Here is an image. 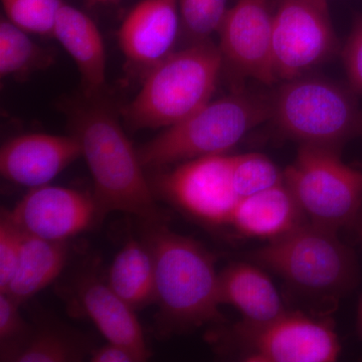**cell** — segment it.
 Returning <instances> with one entry per match:
<instances>
[{
	"label": "cell",
	"instance_id": "cell-1",
	"mask_svg": "<svg viewBox=\"0 0 362 362\" xmlns=\"http://www.w3.org/2000/svg\"><path fill=\"white\" fill-rule=\"evenodd\" d=\"M96 98L71 105L69 119L93 177L100 218L121 211L143 223L162 221L137 150L114 112Z\"/></svg>",
	"mask_w": 362,
	"mask_h": 362
},
{
	"label": "cell",
	"instance_id": "cell-2",
	"mask_svg": "<svg viewBox=\"0 0 362 362\" xmlns=\"http://www.w3.org/2000/svg\"><path fill=\"white\" fill-rule=\"evenodd\" d=\"M143 225V242L156 268V302L162 329L183 332L220 321V274L213 256L194 240L173 232L163 221Z\"/></svg>",
	"mask_w": 362,
	"mask_h": 362
},
{
	"label": "cell",
	"instance_id": "cell-3",
	"mask_svg": "<svg viewBox=\"0 0 362 362\" xmlns=\"http://www.w3.org/2000/svg\"><path fill=\"white\" fill-rule=\"evenodd\" d=\"M223 65L220 47L206 40L171 52L150 69L135 99L125 109L132 129L170 127L211 101Z\"/></svg>",
	"mask_w": 362,
	"mask_h": 362
},
{
	"label": "cell",
	"instance_id": "cell-4",
	"mask_svg": "<svg viewBox=\"0 0 362 362\" xmlns=\"http://www.w3.org/2000/svg\"><path fill=\"white\" fill-rule=\"evenodd\" d=\"M252 258L281 276L295 291L335 306L356 285L354 254L337 232L302 223L292 232L270 240Z\"/></svg>",
	"mask_w": 362,
	"mask_h": 362
},
{
	"label": "cell",
	"instance_id": "cell-5",
	"mask_svg": "<svg viewBox=\"0 0 362 362\" xmlns=\"http://www.w3.org/2000/svg\"><path fill=\"white\" fill-rule=\"evenodd\" d=\"M272 118V101L245 93L209 101L138 149L143 168H162L199 157L225 154L255 127Z\"/></svg>",
	"mask_w": 362,
	"mask_h": 362
},
{
	"label": "cell",
	"instance_id": "cell-6",
	"mask_svg": "<svg viewBox=\"0 0 362 362\" xmlns=\"http://www.w3.org/2000/svg\"><path fill=\"white\" fill-rule=\"evenodd\" d=\"M272 118L302 144L335 150L362 130L361 112L349 92L325 78L306 76L281 86L272 100Z\"/></svg>",
	"mask_w": 362,
	"mask_h": 362
},
{
	"label": "cell",
	"instance_id": "cell-7",
	"mask_svg": "<svg viewBox=\"0 0 362 362\" xmlns=\"http://www.w3.org/2000/svg\"><path fill=\"white\" fill-rule=\"evenodd\" d=\"M284 182L317 226L337 232L362 211V173L343 163L335 149L302 144Z\"/></svg>",
	"mask_w": 362,
	"mask_h": 362
},
{
	"label": "cell",
	"instance_id": "cell-8",
	"mask_svg": "<svg viewBox=\"0 0 362 362\" xmlns=\"http://www.w3.org/2000/svg\"><path fill=\"white\" fill-rule=\"evenodd\" d=\"M240 361L247 362H333L341 346L327 321L286 312L259 325L240 322L228 333Z\"/></svg>",
	"mask_w": 362,
	"mask_h": 362
},
{
	"label": "cell",
	"instance_id": "cell-9",
	"mask_svg": "<svg viewBox=\"0 0 362 362\" xmlns=\"http://www.w3.org/2000/svg\"><path fill=\"white\" fill-rule=\"evenodd\" d=\"M337 45L327 0H280L272 35L276 82L304 76L330 58Z\"/></svg>",
	"mask_w": 362,
	"mask_h": 362
},
{
	"label": "cell",
	"instance_id": "cell-10",
	"mask_svg": "<svg viewBox=\"0 0 362 362\" xmlns=\"http://www.w3.org/2000/svg\"><path fill=\"white\" fill-rule=\"evenodd\" d=\"M159 194L197 220L230 223L240 201L233 182V156L216 154L183 162L159 176Z\"/></svg>",
	"mask_w": 362,
	"mask_h": 362
},
{
	"label": "cell",
	"instance_id": "cell-11",
	"mask_svg": "<svg viewBox=\"0 0 362 362\" xmlns=\"http://www.w3.org/2000/svg\"><path fill=\"white\" fill-rule=\"evenodd\" d=\"M7 214L28 235L54 242H66L100 220L94 195L47 185L30 188Z\"/></svg>",
	"mask_w": 362,
	"mask_h": 362
},
{
	"label": "cell",
	"instance_id": "cell-12",
	"mask_svg": "<svg viewBox=\"0 0 362 362\" xmlns=\"http://www.w3.org/2000/svg\"><path fill=\"white\" fill-rule=\"evenodd\" d=\"M273 18L270 0H238L218 30L223 63L266 85L276 83L272 65Z\"/></svg>",
	"mask_w": 362,
	"mask_h": 362
},
{
	"label": "cell",
	"instance_id": "cell-13",
	"mask_svg": "<svg viewBox=\"0 0 362 362\" xmlns=\"http://www.w3.org/2000/svg\"><path fill=\"white\" fill-rule=\"evenodd\" d=\"M82 156L80 142L73 134L33 133L7 141L0 151V171L6 180L35 188L49 185Z\"/></svg>",
	"mask_w": 362,
	"mask_h": 362
},
{
	"label": "cell",
	"instance_id": "cell-14",
	"mask_svg": "<svg viewBox=\"0 0 362 362\" xmlns=\"http://www.w3.org/2000/svg\"><path fill=\"white\" fill-rule=\"evenodd\" d=\"M178 0H142L118 32L121 49L132 63L156 66L165 59L177 37Z\"/></svg>",
	"mask_w": 362,
	"mask_h": 362
},
{
	"label": "cell",
	"instance_id": "cell-15",
	"mask_svg": "<svg viewBox=\"0 0 362 362\" xmlns=\"http://www.w3.org/2000/svg\"><path fill=\"white\" fill-rule=\"evenodd\" d=\"M305 214L285 182L240 199L230 225L242 235L273 240L301 226Z\"/></svg>",
	"mask_w": 362,
	"mask_h": 362
},
{
	"label": "cell",
	"instance_id": "cell-16",
	"mask_svg": "<svg viewBox=\"0 0 362 362\" xmlns=\"http://www.w3.org/2000/svg\"><path fill=\"white\" fill-rule=\"evenodd\" d=\"M78 302L109 342L126 345L150 358L134 309L123 301L110 286L94 277H86L77 288Z\"/></svg>",
	"mask_w": 362,
	"mask_h": 362
},
{
	"label": "cell",
	"instance_id": "cell-17",
	"mask_svg": "<svg viewBox=\"0 0 362 362\" xmlns=\"http://www.w3.org/2000/svg\"><path fill=\"white\" fill-rule=\"evenodd\" d=\"M52 37L74 59L82 78L85 97H96L106 78V56L101 33L89 16L64 4L54 23Z\"/></svg>",
	"mask_w": 362,
	"mask_h": 362
},
{
	"label": "cell",
	"instance_id": "cell-18",
	"mask_svg": "<svg viewBox=\"0 0 362 362\" xmlns=\"http://www.w3.org/2000/svg\"><path fill=\"white\" fill-rule=\"evenodd\" d=\"M218 290L221 304L238 309L245 323H268L287 312L269 276L251 264H233L221 272Z\"/></svg>",
	"mask_w": 362,
	"mask_h": 362
},
{
	"label": "cell",
	"instance_id": "cell-19",
	"mask_svg": "<svg viewBox=\"0 0 362 362\" xmlns=\"http://www.w3.org/2000/svg\"><path fill=\"white\" fill-rule=\"evenodd\" d=\"M66 259V242H54L25 233L16 273L6 289L0 293H6L18 303H23L58 277Z\"/></svg>",
	"mask_w": 362,
	"mask_h": 362
},
{
	"label": "cell",
	"instance_id": "cell-20",
	"mask_svg": "<svg viewBox=\"0 0 362 362\" xmlns=\"http://www.w3.org/2000/svg\"><path fill=\"white\" fill-rule=\"evenodd\" d=\"M108 285L134 310L156 302V268L144 242L126 240L112 263Z\"/></svg>",
	"mask_w": 362,
	"mask_h": 362
},
{
	"label": "cell",
	"instance_id": "cell-21",
	"mask_svg": "<svg viewBox=\"0 0 362 362\" xmlns=\"http://www.w3.org/2000/svg\"><path fill=\"white\" fill-rule=\"evenodd\" d=\"M51 61L44 49L35 44L30 33L8 20L0 23V75L23 76L45 68Z\"/></svg>",
	"mask_w": 362,
	"mask_h": 362
},
{
	"label": "cell",
	"instance_id": "cell-22",
	"mask_svg": "<svg viewBox=\"0 0 362 362\" xmlns=\"http://www.w3.org/2000/svg\"><path fill=\"white\" fill-rule=\"evenodd\" d=\"M84 354L73 337L59 329H44L33 333L25 341L6 356L2 361L14 362H74L82 361Z\"/></svg>",
	"mask_w": 362,
	"mask_h": 362
},
{
	"label": "cell",
	"instance_id": "cell-23",
	"mask_svg": "<svg viewBox=\"0 0 362 362\" xmlns=\"http://www.w3.org/2000/svg\"><path fill=\"white\" fill-rule=\"evenodd\" d=\"M233 182L240 199L284 182V173L263 154H240L233 156Z\"/></svg>",
	"mask_w": 362,
	"mask_h": 362
},
{
	"label": "cell",
	"instance_id": "cell-24",
	"mask_svg": "<svg viewBox=\"0 0 362 362\" xmlns=\"http://www.w3.org/2000/svg\"><path fill=\"white\" fill-rule=\"evenodd\" d=\"M7 20L33 35L52 37L62 0H1Z\"/></svg>",
	"mask_w": 362,
	"mask_h": 362
},
{
	"label": "cell",
	"instance_id": "cell-25",
	"mask_svg": "<svg viewBox=\"0 0 362 362\" xmlns=\"http://www.w3.org/2000/svg\"><path fill=\"white\" fill-rule=\"evenodd\" d=\"M228 0H178L181 21L185 32L197 42L206 40L220 30L225 18Z\"/></svg>",
	"mask_w": 362,
	"mask_h": 362
},
{
	"label": "cell",
	"instance_id": "cell-26",
	"mask_svg": "<svg viewBox=\"0 0 362 362\" xmlns=\"http://www.w3.org/2000/svg\"><path fill=\"white\" fill-rule=\"evenodd\" d=\"M25 232L2 211L0 220V292L6 289L13 279L23 250Z\"/></svg>",
	"mask_w": 362,
	"mask_h": 362
},
{
	"label": "cell",
	"instance_id": "cell-27",
	"mask_svg": "<svg viewBox=\"0 0 362 362\" xmlns=\"http://www.w3.org/2000/svg\"><path fill=\"white\" fill-rule=\"evenodd\" d=\"M21 304L6 293L0 294L1 357L20 346L30 335V326L21 315Z\"/></svg>",
	"mask_w": 362,
	"mask_h": 362
},
{
	"label": "cell",
	"instance_id": "cell-28",
	"mask_svg": "<svg viewBox=\"0 0 362 362\" xmlns=\"http://www.w3.org/2000/svg\"><path fill=\"white\" fill-rule=\"evenodd\" d=\"M343 62L350 85L362 94V18L354 25L345 45Z\"/></svg>",
	"mask_w": 362,
	"mask_h": 362
},
{
	"label": "cell",
	"instance_id": "cell-29",
	"mask_svg": "<svg viewBox=\"0 0 362 362\" xmlns=\"http://www.w3.org/2000/svg\"><path fill=\"white\" fill-rule=\"evenodd\" d=\"M148 359L139 352L119 343L109 342L90 351L93 362H142Z\"/></svg>",
	"mask_w": 362,
	"mask_h": 362
},
{
	"label": "cell",
	"instance_id": "cell-30",
	"mask_svg": "<svg viewBox=\"0 0 362 362\" xmlns=\"http://www.w3.org/2000/svg\"><path fill=\"white\" fill-rule=\"evenodd\" d=\"M354 225L356 226L357 235H358V239L361 240L362 244V211H361V214H358V216H357Z\"/></svg>",
	"mask_w": 362,
	"mask_h": 362
},
{
	"label": "cell",
	"instance_id": "cell-31",
	"mask_svg": "<svg viewBox=\"0 0 362 362\" xmlns=\"http://www.w3.org/2000/svg\"><path fill=\"white\" fill-rule=\"evenodd\" d=\"M358 320H362V296L358 305Z\"/></svg>",
	"mask_w": 362,
	"mask_h": 362
},
{
	"label": "cell",
	"instance_id": "cell-32",
	"mask_svg": "<svg viewBox=\"0 0 362 362\" xmlns=\"http://www.w3.org/2000/svg\"><path fill=\"white\" fill-rule=\"evenodd\" d=\"M358 329L359 334H361V337L362 338V320H358Z\"/></svg>",
	"mask_w": 362,
	"mask_h": 362
},
{
	"label": "cell",
	"instance_id": "cell-33",
	"mask_svg": "<svg viewBox=\"0 0 362 362\" xmlns=\"http://www.w3.org/2000/svg\"><path fill=\"white\" fill-rule=\"evenodd\" d=\"M97 1H106V0H97Z\"/></svg>",
	"mask_w": 362,
	"mask_h": 362
}]
</instances>
